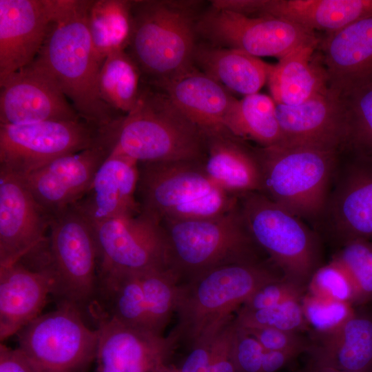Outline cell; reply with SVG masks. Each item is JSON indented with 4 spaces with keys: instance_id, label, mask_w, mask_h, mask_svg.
<instances>
[{
    "instance_id": "1",
    "label": "cell",
    "mask_w": 372,
    "mask_h": 372,
    "mask_svg": "<svg viewBox=\"0 0 372 372\" xmlns=\"http://www.w3.org/2000/svg\"><path fill=\"white\" fill-rule=\"evenodd\" d=\"M90 0H59L58 10L37 58L54 77L79 116L101 130L119 118L99 90L101 64L88 26Z\"/></svg>"
},
{
    "instance_id": "2",
    "label": "cell",
    "mask_w": 372,
    "mask_h": 372,
    "mask_svg": "<svg viewBox=\"0 0 372 372\" xmlns=\"http://www.w3.org/2000/svg\"><path fill=\"white\" fill-rule=\"evenodd\" d=\"M102 132L111 150L139 163L205 158L203 133L163 90L143 82L132 109Z\"/></svg>"
},
{
    "instance_id": "3",
    "label": "cell",
    "mask_w": 372,
    "mask_h": 372,
    "mask_svg": "<svg viewBox=\"0 0 372 372\" xmlns=\"http://www.w3.org/2000/svg\"><path fill=\"white\" fill-rule=\"evenodd\" d=\"M196 1H132L128 53L142 82L158 87L194 67Z\"/></svg>"
},
{
    "instance_id": "4",
    "label": "cell",
    "mask_w": 372,
    "mask_h": 372,
    "mask_svg": "<svg viewBox=\"0 0 372 372\" xmlns=\"http://www.w3.org/2000/svg\"><path fill=\"white\" fill-rule=\"evenodd\" d=\"M279 276L256 261L216 267L178 285L174 331L191 347L206 333L224 327L232 313L260 287Z\"/></svg>"
},
{
    "instance_id": "5",
    "label": "cell",
    "mask_w": 372,
    "mask_h": 372,
    "mask_svg": "<svg viewBox=\"0 0 372 372\" xmlns=\"http://www.w3.org/2000/svg\"><path fill=\"white\" fill-rule=\"evenodd\" d=\"M203 162L142 163L136 191L141 212L161 223L214 217L236 207L238 197L216 186Z\"/></svg>"
},
{
    "instance_id": "6",
    "label": "cell",
    "mask_w": 372,
    "mask_h": 372,
    "mask_svg": "<svg viewBox=\"0 0 372 372\" xmlns=\"http://www.w3.org/2000/svg\"><path fill=\"white\" fill-rule=\"evenodd\" d=\"M161 225L167 241L169 267L180 280H187L216 267L256 261L255 242L244 223L238 203L217 216L167 220Z\"/></svg>"
},
{
    "instance_id": "7",
    "label": "cell",
    "mask_w": 372,
    "mask_h": 372,
    "mask_svg": "<svg viewBox=\"0 0 372 372\" xmlns=\"http://www.w3.org/2000/svg\"><path fill=\"white\" fill-rule=\"evenodd\" d=\"M254 152L261 170V193L298 217L322 211L337 151L278 144Z\"/></svg>"
},
{
    "instance_id": "8",
    "label": "cell",
    "mask_w": 372,
    "mask_h": 372,
    "mask_svg": "<svg viewBox=\"0 0 372 372\" xmlns=\"http://www.w3.org/2000/svg\"><path fill=\"white\" fill-rule=\"evenodd\" d=\"M251 238L265 251L285 279L305 287L316 271V242L298 216L261 192L238 196Z\"/></svg>"
},
{
    "instance_id": "9",
    "label": "cell",
    "mask_w": 372,
    "mask_h": 372,
    "mask_svg": "<svg viewBox=\"0 0 372 372\" xmlns=\"http://www.w3.org/2000/svg\"><path fill=\"white\" fill-rule=\"evenodd\" d=\"M59 303L83 309L96 296L98 253L91 223L74 206L51 217L47 263Z\"/></svg>"
},
{
    "instance_id": "10",
    "label": "cell",
    "mask_w": 372,
    "mask_h": 372,
    "mask_svg": "<svg viewBox=\"0 0 372 372\" xmlns=\"http://www.w3.org/2000/svg\"><path fill=\"white\" fill-rule=\"evenodd\" d=\"M68 303L41 314L17 333L18 348L37 372H81L96 359L98 331Z\"/></svg>"
},
{
    "instance_id": "11",
    "label": "cell",
    "mask_w": 372,
    "mask_h": 372,
    "mask_svg": "<svg viewBox=\"0 0 372 372\" xmlns=\"http://www.w3.org/2000/svg\"><path fill=\"white\" fill-rule=\"evenodd\" d=\"M101 141V130L81 118L0 125V170L22 177Z\"/></svg>"
},
{
    "instance_id": "12",
    "label": "cell",
    "mask_w": 372,
    "mask_h": 372,
    "mask_svg": "<svg viewBox=\"0 0 372 372\" xmlns=\"http://www.w3.org/2000/svg\"><path fill=\"white\" fill-rule=\"evenodd\" d=\"M197 33L211 44L240 50L254 56L280 59L306 45H319L313 31L271 16L251 17L211 7L198 17Z\"/></svg>"
},
{
    "instance_id": "13",
    "label": "cell",
    "mask_w": 372,
    "mask_h": 372,
    "mask_svg": "<svg viewBox=\"0 0 372 372\" xmlns=\"http://www.w3.org/2000/svg\"><path fill=\"white\" fill-rule=\"evenodd\" d=\"M50 220L22 178L0 170V267L20 262L35 270L42 269Z\"/></svg>"
},
{
    "instance_id": "14",
    "label": "cell",
    "mask_w": 372,
    "mask_h": 372,
    "mask_svg": "<svg viewBox=\"0 0 372 372\" xmlns=\"http://www.w3.org/2000/svg\"><path fill=\"white\" fill-rule=\"evenodd\" d=\"M98 253V273H145L170 268L161 223L141 212L91 224Z\"/></svg>"
},
{
    "instance_id": "15",
    "label": "cell",
    "mask_w": 372,
    "mask_h": 372,
    "mask_svg": "<svg viewBox=\"0 0 372 372\" xmlns=\"http://www.w3.org/2000/svg\"><path fill=\"white\" fill-rule=\"evenodd\" d=\"M0 125L81 118L37 58L0 82Z\"/></svg>"
},
{
    "instance_id": "16",
    "label": "cell",
    "mask_w": 372,
    "mask_h": 372,
    "mask_svg": "<svg viewBox=\"0 0 372 372\" xmlns=\"http://www.w3.org/2000/svg\"><path fill=\"white\" fill-rule=\"evenodd\" d=\"M97 318V372H158L179 341L168 336L121 324L99 315Z\"/></svg>"
},
{
    "instance_id": "17",
    "label": "cell",
    "mask_w": 372,
    "mask_h": 372,
    "mask_svg": "<svg viewBox=\"0 0 372 372\" xmlns=\"http://www.w3.org/2000/svg\"><path fill=\"white\" fill-rule=\"evenodd\" d=\"M110 152L102 139L92 147L57 158L20 177L37 203L52 217L83 197Z\"/></svg>"
},
{
    "instance_id": "18",
    "label": "cell",
    "mask_w": 372,
    "mask_h": 372,
    "mask_svg": "<svg viewBox=\"0 0 372 372\" xmlns=\"http://www.w3.org/2000/svg\"><path fill=\"white\" fill-rule=\"evenodd\" d=\"M59 3V0H0V82L37 56Z\"/></svg>"
},
{
    "instance_id": "19",
    "label": "cell",
    "mask_w": 372,
    "mask_h": 372,
    "mask_svg": "<svg viewBox=\"0 0 372 372\" xmlns=\"http://www.w3.org/2000/svg\"><path fill=\"white\" fill-rule=\"evenodd\" d=\"M281 144L337 151L347 144L348 127L340 94L329 88L302 103H276Z\"/></svg>"
},
{
    "instance_id": "20",
    "label": "cell",
    "mask_w": 372,
    "mask_h": 372,
    "mask_svg": "<svg viewBox=\"0 0 372 372\" xmlns=\"http://www.w3.org/2000/svg\"><path fill=\"white\" fill-rule=\"evenodd\" d=\"M139 163L111 150L75 208L91 223L141 213L136 199Z\"/></svg>"
},
{
    "instance_id": "21",
    "label": "cell",
    "mask_w": 372,
    "mask_h": 372,
    "mask_svg": "<svg viewBox=\"0 0 372 372\" xmlns=\"http://www.w3.org/2000/svg\"><path fill=\"white\" fill-rule=\"evenodd\" d=\"M157 87L169 96L204 136L228 131L226 120L237 99L195 66Z\"/></svg>"
},
{
    "instance_id": "22",
    "label": "cell",
    "mask_w": 372,
    "mask_h": 372,
    "mask_svg": "<svg viewBox=\"0 0 372 372\" xmlns=\"http://www.w3.org/2000/svg\"><path fill=\"white\" fill-rule=\"evenodd\" d=\"M52 293L45 271L18 262L0 267V340L16 334L38 317Z\"/></svg>"
},
{
    "instance_id": "23",
    "label": "cell",
    "mask_w": 372,
    "mask_h": 372,
    "mask_svg": "<svg viewBox=\"0 0 372 372\" xmlns=\"http://www.w3.org/2000/svg\"><path fill=\"white\" fill-rule=\"evenodd\" d=\"M321 55L329 87L342 92L372 76V16L327 34Z\"/></svg>"
},
{
    "instance_id": "24",
    "label": "cell",
    "mask_w": 372,
    "mask_h": 372,
    "mask_svg": "<svg viewBox=\"0 0 372 372\" xmlns=\"http://www.w3.org/2000/svg\"><path fill=\"white\" fill-rule=\"evenodd\" d=\"M205 137L206 154L203 166L216 186L237 197L262 192L261 170L254 151L229 131Z\"/></svg>"
},
{
    "instance_id": "25",
    "label": "cell",
    "mask_w": 372,
    "mask_h": 372,
    "mask_svg": "<svg viewBox=\"0 0 372 372\" xmlns=\"http://www.w3.org/2000/svg\"><path fill=\"white\" fill-rule=\"evenodd\" d=\"M318 45L300 47L272 65L267 82L276 103L298 105L330 88Z\"/></svg>"
},
{
    "instance_id": "26",
    "label": "cell",
    "mask_w": 372,
    "mask_h": 372,
    "mask_svg": "<svg viewBox=\"0 0 372 372\" xmlns=\"http://www.w3.org/2000/svg\"><path fill=\"white\" fill-rule=\"evenodd\" d=\"M309 351L313 365L348 372H372V319L354 313L336 329L317 334Z\"/></svg>"
},
{
    "instance_id": "27",
    "label": "cell",
    "mask_w": 372,
    "mask_h": 372,
    "mask_svg": "<svg viewBox=\"0 0 372 372\" xmlns=\"http://www.w3.org/2000/svg\"><path fill=\"white\" fill-rule=\"evenodd\" d=\"M260 16L282 18L330 34L372 16V0H265Z\"/></svg>"
},
{
    "instance_id": "28",
    "label": "cell",
    "mask_w": 372,
    "mask_h": 372,
    "mask_svg": "<svg viewBox=\"0 0 372 372\" xmlns=\"http://www.w3.org/2000/svg\"><path fill=\"white\" fill-rule=\"evenodd\" d=\"M194 64L229 91L245 96L258 92L272 67L240 50L202 43L196 45Z\"/></svg>"
},
{
    "instance_id": "29",
    "label": "cell",
    "mask_w": 372,
    "mask_h": 372,
    "mask_svg": "<svg viewBox=\"0 0 372 372\" xmlns=\"http://www.w3.org/2000/svg\"><path fill=\"white\" fill-rule=\"evenodd\" d=\"M333 214L345 238L372 240V158L360 156L338 192Z\"/></svg>"
},
{
    "instance_id": "30",
    "label": "cell",
    "mask_w": 372,
    "mask_h": 372,
    "mask_svg": "<svg viewBox=\"0 0 372 372\" xmlns=\"http://www.w3.org/2000/svg\"><path fill=\"white\" fill-rule=\"evenodd\" d=\"M96 293L106 309L101 316L127 326L152 331L139 273H98Z\"/></svg>"
},
{
    "instance_id": "31",
    "label": "cell",
    "mask_w": 372,
    "mask_h": 372,
    "mask_svg": "<svg viewBox=\"0 0 372 372\" xmlns=\"http://www.w3.org/2000/svg\"><path fill=\"white\" fill-rule=\"evenodd\" d=\"M87 26L94 54L102 65L108 55L125 51L130 45L132 1L92 0Z\"/></svg>"
},
{
    "instance_id": "32",
    "label": "cell",
    "mask_w": 372,
    "mask_h": 372,
    "mask_svg": "<svg viewBox=\"0 0 372 372\" xmlns=\"http://www.w3.org/2000/svg\"><path fill=\"white\" fill-rule=\"evenodd\" d=\"M276 103L266 94L256 93L236 100L225 123V127L240 139L251 140L261 147L282 143L276 116Z\"/></svg>"
},
{
    "instance_id": "33",
    "label": "cell",
    "mask_w": 372,
    "mask_h": 372,
    "mask_svg": "<svg viewBox=\"0 0 372 372\" xmlns=\"http://www.w3.org/2000/svg\"><path fill=\"white\" fill-rule=\"evenodd\" d=\"M142 83L140 69L126 51L108 55L99 76V90L104 102L124 115L134 107Z\"/></svg>"
},
{
    "instance_id": "34",
    "label": "cell",
    "mask_w": 372,
    "mask_h": 372,
    "mask_svg": "<svg viewBox=\"0 0 372 372\" xmlns=\"http://www.w3.org/2000/svg\"><path fill=\"white\" fill-rule=\"evenodd\" d=\"M345 109L347 143L372 158V76L340 93Z\"/></svg>"
},
{
    "instance_id": "35",
    "label": "cell",
    "mask_w": 372,
    "mask_h": 372,
    "mask_svg": "<svg viewBox=\"0 0 372 372\" xmlns=\"http://www.w3.org/2000/svg\"><path fill=\"white\" fill-rule=\"evenodd\" d=\"M139 273L149 328L163 334L176 310L180 278L171 268Z\"/></svg>"
},
{
    "instance_id": "36",
    "label": "cell",
    "mask_w": 372,
    "mask_h": 372,
    "mask_svg": "<svg viewBox=\"0 0 372 372\" xmlns=\"http://www.w3.org/2000/svg\"><path fill=\"white\" fill-rule=\"evenodd\" d=\"M348 276L353 289V304L372 300V242L355 238L345 241L332 258Z\"/></svg>"
},
{
    "instance_id": "37",
    "label": "cell",
    "mask_w": 372,
    "mask_h": 372,
    "mask_svg": "<svg viewBox=\"0 0 372 372\" xmlns=\"http://www.w3.org/2000/svg\"><path fill=\"white\" fill-rule=\"evenodd\" d=\"M234 322L241 329L273 328L298 333L309 327L302 312L301 301H289L255 311L238 310Z\"/></svg>"
},
{
    "instance_id": "38",
    "label": "cell",
    "mask_w": 372,
    "mask_h": 372,
    "mask_svg": "<svg viewBox=\"0 0 372 372\" xmlns=\"http://www.w3.org/2000/svg\"><path fill=\"white\" fill-rule=\"evenodd\" d=\"M301 307L305 320L316 334L329 333L344 324L355 311L352 304L306 293Z\"/></svg>"
},
{
    "instance_id": "39",
    "label": "cell",
    "mask_w": 372,
    "mask_h": 372,
    "mask_svg": "<svg viewBox=\"0 0 372 372\" xmlns=\"http://www.w3.org/2000/svg\"><path fill=\"white\" fill-rule=\"evenodd\" d=\"M307 293L323 298L353 304L354 293L351 282L344 269L331 261L313 272L307 285Z\"/></svg>"
},
{
    "instance_id": "40",
    "label": "cell",
    "mask_w": 372,
    "mask_h": 372,
    "mask_svg": "<svg viewBox=\"0 0 372 372\" xmlns=\"http://www.w3.org/2000/svg\"><path fill=\"white\" fill-rule=\"evenodd\" d=\"M305 287L283 276L258 288L241 306L239 310L255 311L277 306L289 301H301Z\"/></svg>"
},
{
    "instance_id": "41",
    "label": "cell",
    "mask_w": 372,
    "mask_h": 372,
    "mask_svg": "<svg viewBox=\"0 0 372 372\" xmlns=\"http://www.w3.org/2000/svg\"><path fill=\"white\" fill-rule=\"evenodd\" d=\"M264 352L255 338L236 326L231 354L236 372H261Z\"/></svg>"
},
{
    "instance_id": "42",
    "label": "cell",
    "mask_w": 372,
    "mask_h": 372,
    "mask_svg": "<svg viewBox=\"0 0 372 372\" xmlns=\"http://www.w3.org/2000/svg\"><path fill=\"white\" fill-rule=\"evenodd\" d=\"M242 329L255 338L266 351H287L300 354L309 351L311 347V344L298 332L273 328Z\"/></svg>"
},
{
    "instance_id": "43",
    "label": "cell",
    "mask_w": 372,
    "mask_h": 372,
    "mask_svg": "<svg viewBox=\"0 0 372 372\" xmlns=\"http://www.w3.org/2000/svg\"><path fill=\"white\" fill-rule=\"evenodd\" d=\"M236 325L234 318L220 331L214 342L210 364L206 372H236L231 354Z\"/></svg>"
},
{
    "instance_id": "44",
    "label": "cell",
    "mask_w": 372,
    "mask_h": 372,
    "mask_svg": "<svg viewBox=\"0 0 372 372\" xmlns=\"http://www.w3.org/2000/svg\"><path fill=\"white\" fill-rule=\"evenodd\" d=\"M223 327L211 331L200 338L192 347L180 372H206L210 364L216 337Z\"/></svg>"
},
{
    "instance_id": "45",
    "label": "cell",
    "mask_w": 372,
    "mask_h": 372,
    "mask_svg": "<svg viewBox=\"0 0 372 372\" xmlns=\"http://www.w3.org/2000/svg\"><path fill=\"white\" fill-rule=\"evenodd\" d=\"M0 372H37L36 369L19 349L0 344Z\"/></svg>"
},
{
    "instance_id": "46",
    "label": "cell",
    "mask_w": 372,
    "mask_h": 372,
    "mask_svg": "<svg viewBox=\"0 0 372 372\" xmlns=\"http://www.w3.org/2000/svg\"><path fill=\"white\" fill-rule=\"evenodd\" d=\"M264 3L265 0H214L211 3L214 8L256 17Z\"/></svg>"
},
{
    "instance_id": "47",
    "label": "cell",
    "mask_w": 372,
    "mask_h": 372,
    "mask_svg": "<svg viewBox=\"0 0 372 372\" xmlns=\"http://www.w3.org/2000/svg\"><path fill=\"white\" fill-rule=\"evenodd\" d=\"M298 355L291 351L265 350L261 372H276Z\"/></svg>"
},
{
    "instance_id": "48",
    "label": "cell",
    "mask_w": 372,
    "mask_h": 372,
    "mask_svg": "<svg viewBox=\"0 0 372 372\" xmlns=\"http://www.w3.org/2000/svg\"><path fill=\"white\" fill-rule=\"evenodd\" d=\"M312 372H348V371H340L332 368L329 367H322V366H317L313 365L311 368Z\"/></svg>"
},
{
    "instance_id": "49",
    "label": "cell",
    "mask_w": 372,
    "mask_h": 372,
    "mask_svg": "<svg viewBox=\"0 0 372 372\" xmlns=\"http://www.w3.org/2000/svg\"><path fill=\"white\" fill-rule=\"evenodd\" d=\"M158 372H169V371H168V369H167V367H165V368H164V369L160 370V371H158Z\"/></svg>"
},
{
    "instance_id": "50",
    "label": "cell",
    "mask_w": 372,
    "mask_h": 372,
    "mask_svg": "<svg viewBox=\"0 0 372 372\" xmlns=\"http://www.w3.org/2000/svg\"><path fill=\"white\" fill-rule=\"evenodd\" d=\"M297 372H312L311 369H306V370H303V371H297Z\"/></svg>"
}]
</instances>
